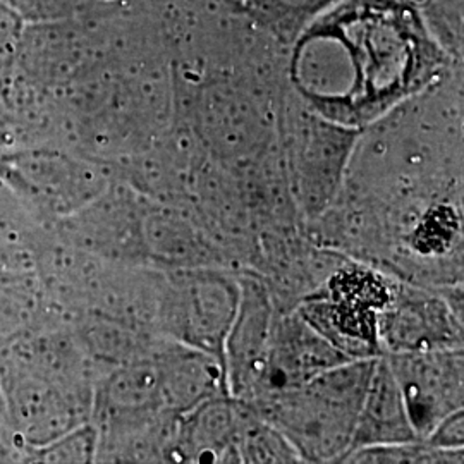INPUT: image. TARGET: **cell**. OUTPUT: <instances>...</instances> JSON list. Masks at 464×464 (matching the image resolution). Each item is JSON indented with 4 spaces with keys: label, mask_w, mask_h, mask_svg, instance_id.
I'll list each match as a JSON object with an SVG mask.
<instances>
[{
    "label": "cell",
    "mask_w": 464,
    "mask_h": 464,
    "mask_svg": "<svg viewBox=\"0 0 464 464\" xmlns=\"http://www.w3.org/2000/svg\"><path fill=\"white\" fill-rule=\"evenodd\" d=\"M147 199L126 181H111L82 210L59 220L61 239L111 264L149 266L143 245Z\"/></svg>",
    "instance_id": "cell-8"
},
{
    "label": "cell",
    "mask_w": 464,
    "mask_h": 464,
    "mask_svg": "<svg viewBox=\"0 0 464 464\" xmlns=\"http://www.w3.org/2000/svg\"><path fill=\"white\" fill-rule=\"evenodd\" d=\"M99 449V429L93 421L59 435L40 448L24 449V461L30 463H95Z\"/></svg>",
    "instance_id": "cell-19"
},
{
    "label": "cell",
    "mask_w": 464,
    "mask_h": 464,
    "mask_svg": "<svg viewBox=\"0 0 464 464\" xmlns=\"http://www.w3.org/2000/svg\"><path fill=\"white\" fill-rule=\"evenodd\" d=\"M23 282L0 281V335H13L34 318L36 298Z\"/></svg>",
    "instance_id": "cell-21"
},
{
    "label": "cell",
    "mask_w": 464,
    "mask_h": 464,
    "mask_svg": "<svg viewBox=\"0 0 464 464\" xmlns=\"http://www.w3.org/2000/svg\"><path fill=\"white\" fill-rule=\"evenodd\" d=\"M19 21L16 14L0 4V52L9 49L16 40Z\"/></svg>",
    "instance_id": "cell-23"
},
{
    "label": "cell",
    "mask_w": 464,
    "mask_h": 464,
    "mask_svg": "<svg viewBox=\"0 0 464 464\" xmlns=\"http://www.w3.org/2000/svg\"><path fill=\"white\" fill-rule=\"evenodd\" d=\"M346 362L351 360L324 339L296 308H276L264 394L296 387Z\"/></svg>",
    "instance_id": "cell-13"
},
{
    "label": "cell",
    "mask_w": 464,
    "mask_h": 464,
    "mask_svg": "<svg viewBox=\"0 0 464 464\" xmlns=\"http://www.w3.org/2000/svg\"><path fill=\"white\" fill-rule=\"evenodd\" d=\"M4 181L13 186L14 197L53 222L82 210L111 184L103 170L57 153L19 157Z\"/></svg>",
    "instance_id": "cell-10"
},
{
    "label": "cell",
    "mask_w": 464,
    "mask_h": 464,
    "mask_svg": "<svg viewBox=\"0 0 464 464\" xmlns=\"http://www.w3.org/2000/svg\"><path fill=\"white\" fill-rule=\"evenodd\" d=\"M246 411L237 442V463H303L298 450L245 402Z\"/></svg>",
    "instance_id": "cell-17"
},
{
    "label": "cell",
    "mask_w": 464,
    "mask_h": 464,
    "mask_svg": "<svg viewBox=\"0 0 464 464\" xmlns=\"http://www.w3.org/2000/svg\"><path fill=\"white\" fill-rule=\"evenodd\" d=\"M375 362L351 360L296 387L243 402L281 431L303 463H341L353 446Z\"/></svg>",
    "instance_id": "cell-2"
},
{
    "label": "cell",
    "mask_w": 464,
    "mask_h": 464,
    "mask_svg": "<svg viewBox=\"0 0 464 464\" xmlns=\"http://www.w3.org/2000/svg\"><path fill=\"white\" fill-rule=\"evenodd\" d=\"M463 284L398 281L377 322L383 354L463 349Z\"/></svg>",
    "instance_id": "cell-7"
},
{
    "label": "cell",
    "mask_w": 464,
    "mask_h": 464,
    "mask_svg": "<svg viewBox=\"0 0 464 464\" xmlns=\"http://www.w3.org/2000/svg\"><path fill=\"white\" fill-rule=\"evenodd\" d=\"M448 69V50L406 0H331L304 21L287 78L316 114L363 130Z\"/></svg>",
    "instance_id": "cell-1"
},
{
    "label": "cell",
    "mask_w": 464,
    "mask_h": 464,
    "mask_svg": "<svg viewBox=\"0 0 464 464\" xmlns=\"http://www.w3.org/2000/svg\"><path fill=\"white\" fill-rule=\"evenodd\" d=\"M155 358L162 372L167 410L176 415L191 411L207 399L229 394L224 365L199 349L160 337Z\"/></svg>",
    "instance_id": "cell-15"
},
{
    "label": "cell",
    "mask_w": 464,
    "mask_h": 464,
    "mask_svg": "<svg viewBox=\"0 0 464 464\" xmlns=\"http://www.w3.org/2000/svg\"><path fill=\"white\" fill-rule=\"evenodd\" d=\"M398 279L344 256L325 281L295 306L314 329L349 360L379 358V314Z\"/></svg>",
    "instance_id": "cell-4"
},
{
    "label": "cell",
    "mask_w": 464,
    "mask_h": 464,
    "mask_svg": "<svg viewBox=\"0 0 464 464\" xmlns=\"http://www.w3.org/2000/svg\"><path fill=\"white\" fill-rule=\"evenodd\" d=\"M143 245L147 266L160 270L220 266L231 268V260L188 210L147 199L143 216Z\"/></svg>",
    "instance_id": "cell-12"
},
{
    "label": "cell",
    "mask_w": 464,
    "mask_h": 464,
    "mask_svg": "<svg viewBox=\"0 0 464 464\" xmlns=\"http://www.w3.org/2000/svg\"><path fill=\"white\" fill-rule=\"evenodd\" d=\"M416 437L425 439L446 416L463 410V349L385 353Z\"/></svg>",
    "instance_id": "cell-9"
},
{
    "label": "cell",
    "mask_w": 464,
    "mask_h": 464,
    "mask_svg": "<svg viewBox=\"0 0 464 464\" xmlns=\"http://www.w3.org/2000/svg\"><path fill=\"white\" fill-rule=\"evenodd\" d=\"M164 274L157 335L199 349L224 365V344L241 296L239 272L195 266Z\"/></svg>",
    "instance_id": "cell-5"
},
{
    "label": "cell",
    "mask_w": 464,
    "mask_h": 464,
    "mask_svg": "<svg viewBox=\"0 0 464 464\" xmlns=\"http://www.w3.org/2000/svg\"><path fill=\"white\" fill-rule=\"evenodd\" d=\"M423 440L431 448L464 449L463 410L446 416Z\"/></svg>",
    "instance_id": "cell-22"
},
{
    "label": "cell",
    "mask_w": 464,
    "mask_h": 464,
    "mask_svg": "<svg viewBox=\"0 0 464 464\" xmlns=\"http://www.w3.org/2000/svg\"><path fill=\"white\" fill-rule=\"evenodd\" d=\"M463 449H437L429 446L423 439L399 442V444H382L366 446L349 450L341 463L362 464H433L463 463Z\"/></svg>",
    "instance_id": "cell-18"
},
{
    "label": "cell",
    "mask_w": 464,
    "mask_h": 464,
    "mask_svg": "<svg viewBox=\"0 0 464 464\" xmlns=\"http://www.w3.org/2000/svg\"><path fill=\"white\" fill-rule=\"evenodd\" d=\"M241 296L231 331L224 344V370L229 396L251 401L266 391L276 304L266 281L251 272H239Z\"/></svg>",
    "instance_id": "cell-11"
},
{
    "label": "cell",
    "mask_w": 464,
    "mask_h": 464,
    "mask_svg": "<svg viewBox=\"0 0 464 464\" xmlns=\"http://www.w3.org/2000/svg\"><path fill=\"white\" fill-rule=\"evenodd\" d=\"M5 413L21 448L45 446L92 420L93 382H69L11 362L2 373Z\"/></svg>",
    "instance_id": "cell-6"
},
{
    "label": "cell",
    "mask_w": 464,
    "mask_h": 464,
    "mask_svg": "<svg viewBox=\"0 0 464 464\" xmlns=\"http://www.w3.org/2000/svg\"><path fill=\"white\" fill-rule=\"evenodd\" d=\"M418 440L385 354L377 358L353 437V449Z\"/></svg>",
    "instance_id": "cell-16"
},
{
    "label": "cell",
    "mask_w": 464,
    "mask_h": 464,
    "mask_svg": "<svg viewBox=\"0 0 464 464\" xmlns=\"http://www.w3.org/2000/svg\"><path fill=\"white\" fill-rule=\"evenodd\" d=\"M362 130L316 114L291 92L277 105V134L287 188L304 224L322 216L343 189Z\"/></svg>",
    "instance_id": "cell-3"
},
{
    "label": "cell",
    "mask_w": 464,
    "mask_h": 464,
    "mask_svg": "<svg viewBox=\"0 0 464 464\" xmlns=\"http://www.w3.org/2000/svg\"><path fill=\"white\" fill-rule=\"evenodd\" d=\"M245 411V402L227 394L179 416L176 463H237Z\"/></svg>",
    "instance_id": "cell-14"
},
{
    "label": "cell",
    "mask_w": 464,
    "mask_h": 464,
    "mask_svg": "<svg viewBox=\"0 0 464 464\" xmlns=\"http://www.w3.org/2000/svg\"><path fill=\"white\" fill-rule=\"evenodd\" d=\"M13 253V248L9 246V243L5 239L0 237V268L2 266H9V255Z\"/></svg>",
    "instance_id": "cell-24"
},
{
    "label": "cell",
    "mask_w": 464,
    "mask_h": 464,
    "mask_svg": "<svg viewBox=\"0 0 464 464\" xmlns=\"http://www.w3.org/2000/svg\"><path fill=\"white\" fill-rule=\"evenodd\" d=\"M249 16L258 17L272 24L295 26L306 21L331 0H232Z\"/></svg>",
    "instance_id": "cell-20"
}]
</instances>
